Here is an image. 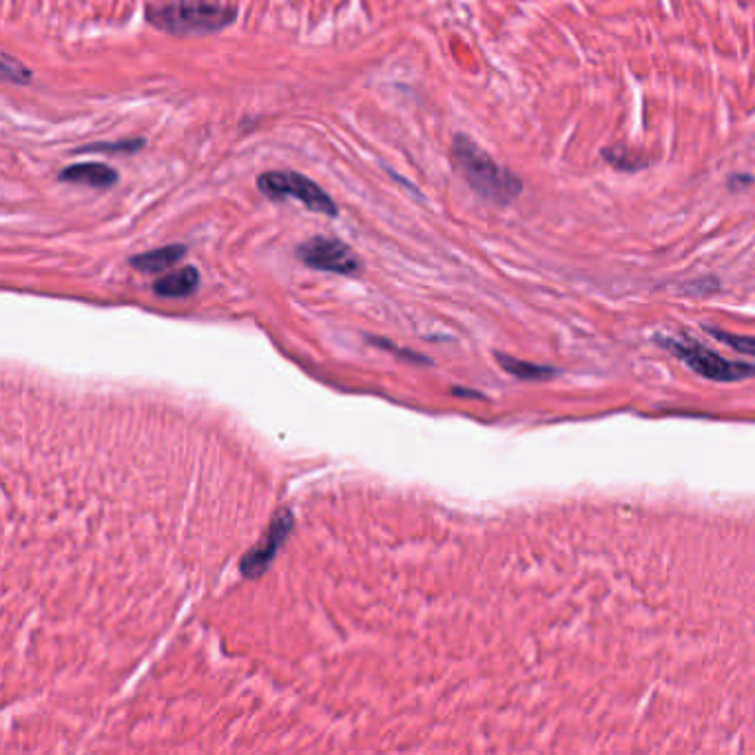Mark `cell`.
Here are the masks:
<instances>
[{"mask_svg":"<svg viewBox=\"0 0 755 755\" xmlns=\"http://www.w3.org/2000/svg\"><path fill=\"white\" fill-rule=\"evenodd\" d=\"M291 530H293V514L288 510H282L273 519L271 527H268L264 539L242 558V565H240L242 574L248 578L262 576L268 570V565H271L273 558L277 556L279 547H282L284 541L288 539Z\"/></svg>","mask_w":755,"mask_h":755,"instance_id":"6","label":"cell"},{"mask_svg":"<svg viewBox=\"0 0 755 755\" xmlns=\"http://www.w3.org/2000/svg\"><path fill=\"white\" fill-rule=\"evenodd\" d=\"M257 189H260L266 198L271 200H284L293 198L302 202L306 209L322 213L328 217H337L339 209L333 202V198L315 184L310 178L295 171H266L257 178Z\"/></svg>","mask_w":755,"mask_h":755,"instance_id":"3","label":"cell"},{"mask_svg":"<svg viewBox=\"0 0 755 755\" xmlns=\"http://www.w3.org/2000/svg\"><path fill=\"white\" fill-rule=\"evenodd\" d=\"M144 147L142 138H133V140H122V142H100V144H91V147L80 149V153H89V151H100V153H136Z\"/></svg>","mask_w":755,"mask_h":755,"instance_id":"11","label":"cell"},{"mask_svg":"<svg viewBox=\"0 0 755 755\" xmlns=\"http://www.w3.org/2000/svg\"><path fill=\"white\" fill-rule=\"evenodd\" d=\"M237 12L226 5L211 3H171L149 7L147 20L173 36H206L233 23Z\"/></svg>","mask_w":755,"mask_h":755,"instance_id":"2","label":"cell"},{"mask_svg":"<svg viewBox=\"0 0 755 755\" xmlns=\"http://www.w3.org/2000/svg\"><path fill=\"white\" fill-rule=\"evenodd\" d=\"M663 346L709 381H742L755 375V366L742 364V361H729L689 339H665Z\"/></svg>","mask_w":755,"mask_h":755,"instance_id":"4","label":"cell"},{"mask_svg":"<svg viewBox=\"0 0 755 755\" xmlns=\"http://www.w3.org/2000/svg\"><path fill=\"white\" fill-rule=\"evenodd\" d=\"M713 337H718L725 341V344L733 346L736 350H740V353H747V355H755V339L753 337H738V335H727L722 333V330H711Z\"/></svg>","mask_w":755,"mask_h":755,"instance_id":"12","label":"cell"},{"mask_svg":"<svg viewBox=\"0 0 755 755\" xmlns=\"http://www.w3.org/2000/svg\"><path fill=\"white\" fill-rule=\"evenodd\" d=\"M297 257L315 271L355 275L359 271V260L353 248L335 237H313L297 248Z\"/></svg>","mask_w":755,"mask_h":755,"instance_id":"5","label":"cell"},{"mask_svg":"<svg viewBox=\"0 0 755 755\" xmlns=\"http://www.w3.org/2000/svg\"><path fill=\"white\" fill-rule=\"evenodd\" d=\"M499 364L503 366L505 372H510L516 379H525V381H541V379H550L556 375V370L539 366V364H530V361H521L508 355H496Z\"/></svg>","mask_w":755,"mask_h":755,"instance_id":"10","label":"cell"},{"mask_svg":"<svg viewBox=\"0 0 755 755\" xmlns=\"http://www.w3.org/2000/svg\"><path fill=\"white\" fill-rule=\"evenodd\" d=\"M454 167L481 198L494 204H510L519 198L523 182L501 164H496L479 144L468 136H457L452 144Z\"/></svg>","mask_w":755,"mask_h":755,"instance_id":"1","label":"cell"},{"mask_svg":"<svg viewBox=\"0 0 755 755\" xmlns=\"http://www.w3.org/2000/svg\"><path fill=\"white\" fill-rule=\"evenodd\" d=\"M3 76L5 80H12V82H27L31 78L29 71L23 65H16L14 58L9 54L3 56Z\"/></svg>","mask_w":755,"mask_h":755,"instance_id":"13","label":"cell"},{"mask_svg":"<svg viewBox=\"0 0 755 755\" xmlns=\"http://www.w3.org/2000/svg\"><path fill=\"white\" fill-rule=\"evenodd\" d=\"M198 284H200L198 268L184 266L180 268V271L158 279V282L153 284V291L160 297H189L191 293H195Z\"/></svg>","mask_w":755,"mask_h":755,"instance_id":"8","label":"cell"},{"mask_svg":"<svg viewBox=\"0 0 755 755\" xmlns=\"http://www.w3.org/2000/svg\"><path fill=\"white\" fill-rule=\"evenodd\" d=\"M184 255H186L184 246L171 244V246H162V248H155V251L131 257V266L138 268V271L142 273H160V271H167V268H171L173 264H178Z\"/></svg>","mask_w":755,"mask_h":755,"instance_id":"9","label":"cell"},{"mask_svg":"<svg viewBox=\"0 0 755 755\" xmlns=\"http://www.w3.org/2000/svg\"><path fill=\"white\" fill-rule=\"evenodd\" d=\"M58 178L60 182L93 186V189H107V186H113L120 180V175L116 169L109 167V164L82 162V164H71V167L62 169Z\"/></svg>","mask_w":755,"mask_h":755,"instance_id":"7","label":"cell"}]
</instances>
